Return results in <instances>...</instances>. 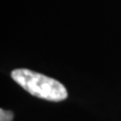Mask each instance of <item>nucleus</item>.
<instances>
[{
	"label": "nucleus",
	"mask_w": 121,
	"mask_h": 121,
	"mask_svg": "<svg viewBox=\"0 0 121 121\" xmlns=\"http://www.w3.org/2000/svg\"><path fill=\"white\" fill-rule=\"evenodd\" d=\"M11 78L32 96L48 101L60 102L67 99L68 92L62 83L28 69H16Z\"/></svg>",
	"instance_id": "obj_1"
},
{
	"label": "nucleus",
	"mask_w": 121,
	"mask_h": 121,
	"mask_svg": "<svg viewBox=\"0 0 121 121\" xmlns=\"http://www.w3.org/2000/svg\"><path fill=\"white\" fill-rule=\"evenodd\" d=\"M13 113L11 111H7L4 109H0V121H12Z\"/></svg>",
	"instance_id": "obj_2"
}]
</instances>
